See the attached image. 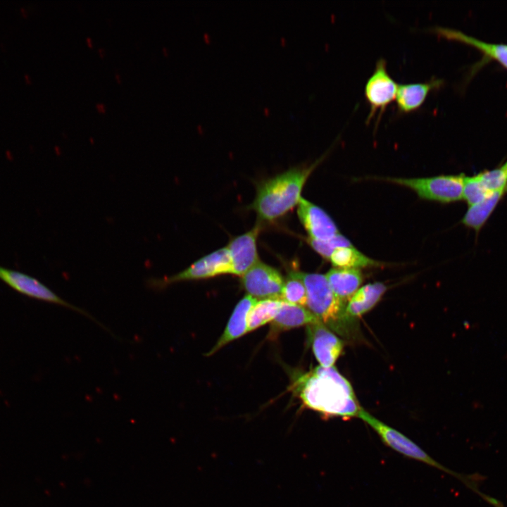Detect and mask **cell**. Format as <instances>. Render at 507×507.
Listing matches in <instances>:
<instances>
[{"instance_id": "25", "label": "cell", "mask_w": 507, "mask_h": 507, "mask_svg": "<svg viewBox=\"0 0 507 507\" xmlns=\"http://www.w3.org/2000/svg\"><path fill=\"white\" fill-rule=\"evenodd\" d=\"M307 242L318 254L327 260L330 259L334 249L352 246L351 242L340 233L327 241H317L308 238Z\"/></svg>"}, {"instance_id": "24", "label": "cell", "mask_w": 507, "mask_h": 507, "mask_svg": "<svg viewBox=\"0 0 507 507\" xmlns=\"http://www.w3.org/2000/svg\"><path fill=\"white\" fill-rule=\"evenodd\" d=\"M478 175L490 191L507 189V161L499 168L483 171Z\"/></svg>"}, {"instance_id": "3", "label": "cell", "mask_w": 507, "mask_h": 507, "mask_svg": "<svg viewBox=\"0 0 507 507\" xmlns=\"http://www.w3.org/2000/svg\"><path fill=\"white\" fill-rule=\"evenodd\" d=\"M307 292L308 309L330 330L349 339L355 336L356 319L346 312V302L331 289L325 275L299 272Z\"/></svg>"}, {"instance_id": "8", "label": "cell", "mask_w": 507, "mask_h": 507, "mask_svg": "<svg viewBox=\"0 0 507 507\" xmlns=\"http://www.w3.org/2000/svg\"><path fill=\"white\" fill-rule=\"evenodd\" d=\"M399 84L387 71V62L381 58L365 86V96L370 106L367 117L369 123L376 115L378 118L387 107L396 99Z\"/></svg>"}, {"instance_id": "13", "label": "cell", "mask_w": 507, "mask_h": 507, "mask_svg": "<svg viewBox=\"0 0 507 507\" xmlns=\"http://www.w3.org/2000/svg\"><path fill=\"white\" fill-rule=\"evenodd\" d=\"M443 84L442 79L432 77L425 82L399 85L395 99L399 113H409L415 111L422 106L429 94L439 89Z\"/></svg>"}, {"instance_id": "1", "label": "cell", "mask_w": 507, "mask_h": 507, "mask_svg": "<svg viewBox=\"0 0 507 507\" xmlns=\"http://www.w3.org/2000/svg\"><path fill=\"white\" fill-rule=\"evenodd\" d=\"M292 389L306 407L326 418H358L363 408L350 382L334 366L300 375Z\"/></svg>"}, {"instance_id": "22", "label": "cell", "mask_w": 507, "mask_h": 507, "mask_svg": "<svg viewBox=\"0 0 507 507\" xmlns=\"http://www.w3.org/2000/svg\"><path fill=\"white\" fill-rule=\"evenodd\" d=\"M281 300L294 305L307 304V292L299 272L292 271L284 282Z\"/></svg>"}, {"instance_id": "16", "label": "cell", "mask_w": 507, "mask_h": 507, "mask_svg": "<svg viewBox=\"0 0 507 507\" xmlns=\"http://www.w3.org/2000/svg\"><path fill=\"white\" fill-rule=\"evenodd\" d=\"M438 36L473 46L489 58L496 60L507 68V44H492L481 41L465 33L446 27H436L431 30Z\"/></svg>"}, {"instance_id": "28", "label": "cell", "mask_w": 507, "mask_h": 507, "mask_svg": "<svg viewBox=\"0 0 507 507\" xmlns=\"http://www.w3.org/2000/svg\"><path fill=\"white\" fill-rule=\"evenodd\" d=\"M25 78H26V80L28 81V82L30 83V77H29V76H27V75H25Z\"/></svg>"}, {"instance_id": "7", "label": "cell", "mask_w": 507, "mask_h": 507, "mask_svg": "<svg viewBox=\"0 0 507 507\" xmlns=\"http://www.w3.org/2000/svg\"><path fill=\"white\" fill-rule=\"evenodd\" d=\"M0 280L18 293L32 299L70 308L92 319L106 329L101 323L98 322L89 313L65 301L48 287L30 275L0 266Z\"/></svg>"}, {"instance_id": "2", "label": "cell", "mask_w": 507, "mask_h": 507, "mask_svg": "<svg viewBox=\"0 0 507 507\" xmlns=\"http://www.w3.org/2000/svg\"><path fill=\"white\" fill-rule=\"evenodd\" d=\"M296 167L270 178L258 185L251 208L261 220H275L299 204L303 187L317 164Z\"/></svg>"}, {"instance_id": "14", "label": "cell", "mask_w": 507, "mask_h": 507, "mask_svg": "<svg viewBox=\"0 0 507 507\" xmlns=\"http://www.w3.org/2000/svg\"><path fill=\"white\" fill-rule=\"evenodd\" d=\"M258 299L246 294L235 306L227 326L208 355H212L229 342L247 333L248 315Z\"/></svg>"}, {"instance_id": "12", "label": "cell", "mask_w": 507, "mask_h": 507, "mask_svg": "<svg viewBox=\"0 0 507 507\" xmlns=\"http://www.w3.org/2000/svg\"><path fill=\"white\" fill-rule=\"evenodd\" d=\"M261 225L231 239L227 246L232 263V274L242 276L259 261L256 241Z\"/></svg>"}, {"instance_id": "15", "label": "cell", "mask_w": 507, "mask_h": 507, "mask_svg": "<svg viewBox=\"0 0 507 507\" xmlns=\"http://www.w3.org/2000/svg\"><path fill=\"white\" fill-rule=\"evenodd\" d=\"M317 320H319L304 306L283 301L277 316L272 321L268 337L275 338L280 332L308 325Z\"/></svg>"}, {"instance_id": "4", "label": "cell", "mask_w": 507, "mask_h": 507, "mask_svg": "<svg viewBox=\"0 0 507 507\" xmlns=\"http://www.w3.org/2000/svg\"><path fill=\"white\" fill-rule=\"evenodd\" d=\"M224 274H232V263L227 246L199 258L175 275L150 277L146 280V285L152 289L161 291L176 282L206 279Z\"/></svg>"}, {"instance_id": "9", "label": "cell", "mask_w": 507, "mask_h": 507, "mask_svg": "<svg viewBox=\"0 0 507 507\" xmlns=\"http://www.w3.org/2000/svg\"><path fill=\"white\" fill-rule=\"evenodd\" d=\"M284 280L272 266L258 261L241 276V283L249 295L258 299H280Z\"/></svg>"}, {"instance_id": "11", "label": "cell", "mask_w": 507, "mask_h": 507, "mask_svg": "<svg viewBox=\"0 0 507 507\" xmlns=\"http://www.w3.org/2000/svg\"><path fill=\"white\" fill-rule=\"evenodd\" d=\"M297 214L310 239L327 241L339 233L333 220L323 208L302 197Z\"/></svg>"}, {"instance_id": "17", "label": "cell", "mask_w": 507, "mask_h": 507, "mask_svg": "<svg viewBox=\"0 0 507 507\" xmlns=\"http://www.w3.org/2000/svg\"><path fill=\"white\" fill-rule=\"evenodd\" d=\"M387 289V287L380 282L369 283L361 287L346 302L347 315L356 319L366 313L380 301Z\"/></svg>"}, {"instance_id": "18", "label": "cell", "mask_w": 507, "mask_h": 507, "mask_svg": "<svg viewBox=\"0 0 507 507\" xmlns=\"http://www.w3.org/2000/svg\"><path fill=\"white\" fill-rule=\"evenodd\" d=\"M325 276L334 294L346 303L363 281V275L358 269L335 268L330 269Z\"/></svg>"}, {"instance_id": "21", "label": "cell", "mask_w": 507, "mask_h": 507, "mask_svg": "<svg viewBox=\"0 0 507 507\" xmlns=\"http://www.w3.org/2000/svg\"><path fill=\"white\" fill-rule=\"evenodd\" d=\"M283 301L280 299H261L250 310L247 320V332L273 321L277 316Z\"/></svg>"}, {"instance_id": "6", "label": "cell", "mask_w": 507, "mask_h": 507, "mask_svg": "<svg viewBox=\"0 0 507 507\" xmlns=\"http://www.w3.org/2000/svg\"><path fill=\"white\" fill-rule=\"evenodd\" d=\"M358 418L369 425L378 434L382 442L388 447L407 458L424 463L452 474L451 470L446 469L430 456L411 439L375 418L364 408H362Z\"/></svg>"}, {"instance_id": "23", "label": "cell", "mask_w": 507, "mask_h": 507, "mask_svg": "<svg viewBox=\"0 0 507 507\" xmlns=\"http://www.w3.org/2000/svg\"><path fill=\"white\" fill-rule=\"evenodd\" d=\"M492 192L485 187L478 174L474 176L465 175L463 199L469 206L482 201Z\"/></svg>"}, {"instance_id": "10", "label": "cell", "mask_w": 507, "mask_h": 507, "mask_svg": "<svg viewBox=\"0 0 507 507\" xmlns=\"http://www.w3.org/2000/svg\"><path fill=\"white\" fill-rule=\"evenodd\" d=\"M306 327L308 338L320 365L334 366L343 351V342L320 320Z\"/></svg>"}, {"instance_id": "20", "label": "cell", "mask_w": 507, "mask_h": 507, "mask_svg": "<svg viewBox=\"0 0 507 507\" xmlns=\"http://www.w3.org/2000/svg\"><path fill=\"white\" fill-rule=\"evenodd\" d=\"M338 268L358 269L368 267H382L384 263L372 259L353 246L339 247L333 251L330 259Z\"/></svg>"}, {"instance_id": "19", "label": "cell", "mask_w": 507, "mask_h": 507, "mask_svg": "<svg viewBox=\"0 0 507 507\" xmlns=\"http://www.w3.org/2000/svg\"><path fill=\"white\" fill-rule=\"evenodd\" d=\"M506 194L507 189L493 191L482 201L469 206L461 220L462 223L479 232Z\"/></svg>"}, {"instance_id": "26", "label": "cell", "mask_w": 507, "mask_h": 507, "mask_svg": "<svg viewBox=\"0 0 507 507\" xmlns=\"http://www.w3.org/2000/svg\"><path fill=\"white\" fill-rule=\"evenodd\" d=\"M96 108H97L100 111H102V112H104V111H105L104 106L103 104H97V105H96Z\"/></svg>"}, {"instance_id": "5", "label": "cell", "mask_w": 507, "mask_h": 507, "mask_svg": "<svg viewBox=\"0 0 507 507\" xmlns=\"http://www.w3.org/2000/svg\"><path fill=\"white\" fill-rule=\"evenodd\" d=\"M464 174L442 175L430 177L400 178L386 180L410 188L423 199L449 204L463 199Z\"/></svg>"}, {"instance_id": "27", "label": "cell", "mask_w": 507, "mask_h": 507, "mask_svg": "<svg viewBox=\"0 0 507 507\" xmlns=\"http://www.w3.org/2000/svg\"><path fill=\"white\" fill-rule=\"evenodd\" d=\"M87 41L89 45L91 46V45H92V40H91V39L88 37V38L87 39Z\"/></svg>"}]
</instances>
